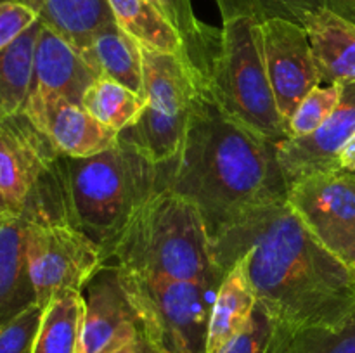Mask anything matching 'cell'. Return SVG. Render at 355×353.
<instances>
[{"mask_svg": "<svg viewBox=\"0 0 355 353\" xmlns=\"http://www.w3.org/2000/svg\"><path fill=\"white\" fill-rule=\"evenodd\" d=\"M222 275L245 269L257 303L281 324L338 325L355 311V272L322 246L286 199L252 208L211 237Z\"/></svg>", "mask_w": 355, "mask_h": 353, "instance_id": "obj_1", "label": "cell"}, {"mask_svg": "<svg viewBox=\"0 0 355 353\" xmlns=\"http://www.w3.org/2000/svg\"><path fill=\"white\" fill-rule=\"evenodd\" d=\"M158 175L159 187L196 204L211 237L252 208L288 194L276 144L225 116L207 87L179 152L158 166Z\"/></svg>", "mask_w": 355, "mask_h": 353, "instance_id": "obj_2", "label": "cell"}, {"mask_svg": "<svg viewBox=\"0 0 355 353\" xmlns=\"http://www.w3.org/2000/svg\"><path fill=\"white\" fill-rule=\"evenodd\" d=\"M66 220L89 235L106 262L135 211L159 187L158 166L118 141L89 158H55Z\"/></svg>", "mask_w": 355, "mask_h": 353, "instance_id": "obj_3", "label": "cell"}, {"mask_svg": "<svg viewBox=\"0 0 355 353\" xmlns=\"http://www.w3.org/2000/svg\"><path fill=\"white\" fill-rule=\"evenodd\" d=\"M142 275L222 282L211 235L196 204L168 187H159L114 242L107 262Z\"/></svg>", "mask_w": 355, "mask_h": 353, "instance_id": "obj_4", "label": "cell"}, {"mask_svg": "<svg viewBox=\"0 0 355 353\" xmlns=\"http://www.w3.org/2000/svg\"><path fill=\"white\" fill-rule=\"evenodd\" d=\"M222 28L210 40L208 68H201L218 109L272 144L290 137L276 106L263 59L260 17L245 0H217Z\"/></svg>", "mask_w": 355, "mask_h": 353, "instance_id": "obj_5", "label": "cell"}, {"mask_svg": "<svg viewBox=\"0 0 355 353\" xmlns=\"http://www.w3.org/2000/svg\"><path fill=\"white\" fill-rule=\"evenodd\" d=\"M151 353H207L211 307L220 284L142 275L118 269Z\"/></svg>", "mask_w": 355, "mask_h": 353, "instance_id": "obj_6", "label": "cell"}, {"mask_svg": "<svg viewBox=\"0 0 355 353\" xmlns=\"http://www.w3.org/2000/svg\"><path fill=\"white\" fill-rule=\"evenodd\" d=\"M24 253L37 303L42 307L61 289L82 291L106 263L103 249L66 218H24Z\"/></svg>", "mask_w": 355, "mask_h": 353, "instance_id": "obj_7", "label": "cell"}, {"mask_svg": "<svg viewBox=\"0 0 355 353\" xmlns=\"http://www.w3.org/2000/svg\"><path fill=\"white\" fill-rule=\"evenodd\" d=\"M260 38L276 106L288 125L298 104L322 83L311 42L300 23L281 16L260 19Z\"/></svg>", "mask_w": 355, "mask_h": 353, "instance_id": "obj_8", "label": "cell"}, {"mask_svg": "<svg viewBox=\"0 0 355 353\" xmlns=\"http://www.w3.org/2000/svg\"><path fill=\"white\" fill-rule=\"evenodd\" d=\"M288 206L322 246L340 256L355 228V175L343 170L302 176L288 185Z\"/></svg>", "mask_w": 355, "mask_h": 353, "instance_id": "obj_9", "label": "cell"}, {"mask_svg": "<svg viewBox=\"0 0 355 353\" xmlns=\"http://www.w3.org/2000/svg\"><path fill=\"white\" fill-rule=\"evenodd\" d=\"M58 152L26 114L0 120V215L23 217Z\"/></svg>", "mask_w": 355, "mask_h": 353, "instance_id": "obj_10", "label": "cell"}, {"mask_svg": "<svg viewBox=\"0 0 355 353\" xmlns=\"http://www.w3.org/2000/svg\"><path fill=\"white\" fill-rule=\"evenodd\" d=\"M80 293L83 298L80 350L83 353H104L142 338L114 263H104Z\"/></svg>", "mask_w": 355, "mask_h": 353, "instance_id": "obj_11", "label": "cell"}, {"mask_svg": "<svg viewBox=\"0 0 355 353\" xmlns=\"http://www.w3.org/2000/svg\"><path fill=\"white\" fill-rule=\"evenodd\" d=\"M23 113L59 156L89 158L118 144V132L62 97L30 92Z\"/></svg>", "mask_w": 355, "mask_h": 353, "instance_id": "obj_12", "label": "cell"}, {"mask_svg": "<svg viewBox=\"0 0 355 353\" xmlns=\"http://www.w3.org/2000/svg\"><path fill=\"white\" fill-rule=\"evenodd\" d=\"M355 132V82L343 85L342 99L322 123L307 137H288L276 144L277 161L286 185L319 172H336L338 154Z\"/></svg>", "mask_w": 355, "mask_h": 353, "instance_id": "obj_13", "label": "cell"}, {"mask_svg": "<svg viewBox=\"0 0 355 353\" xmlns=\"http://www.w3.org/2000/svg\"><path fill=\"white\" fill-rule=\"evenodd\" d=\"M142 92L151 106L168 114H187L203 96L205 75L189 51L179 54L142 47Z\"/></svg>", "mask_w": 355, "mask_h": 353, "instance_id": "obj_14", "label": "cell"}, {"mask_svg": "<svg viewBox=\"0 0 355 353\" xmlns=\"http://www.w3.org/2000/svg\"><path fill=\"white\" fill-rule=\"evenodd\" d=\"M96 80V71L78 48L54 30L40 24L33 55L31 92L62 97L82 106L87 89Z\"/></svg>", "mask_w": 355, "mask_h": 353, "instance_id": "obj_15", "label": "cell"}, {"mask_svg": "<svg viewBox=\"0 0 355 353\" xmlns=\"http://www.w3.org/2000/svg\"><path fill=\"white\" fill-rule=\"evenodd\" d=\"M304 26L322 83L355 82V23L342 14L315 7L295 17Z\"/></svg>", "mask_w": 355, "mask_h": 353, "instance_id": "obj_16", "label": "cell"}, {"mask_svg": "<svg viewBox=\"0 0 355 353\" xmlns=\"http://www.w3.org/2000/svg\"><path fill=\"white\" fill-rule=\"evenodd\" d=\"M35 303L24 253V218L0 215V329Z\"/></svg>", "mask_w": 355, "mask_h": 353, "instance_id": "obj_17", "label": "cell"}, {"mask_svg": "<svg viewBox=\"0 0 355 353\" xmlns=\"http://www.w3.org/2000/svg\"><path fill=\"white\" fill-rule=\"evenodd\" d=\"M255 308L257 296L245 269L239 262L232 263L225 270L215 294L208 324L207 353H220L248 325Z\"/></svg>", "mask_w": 355, "mask_h": 353, "instance_id": "obj_18", "label": "cell"}, {"mask_svg": "<svg viewBox=\"0 0 355 353\" xmlns=\"http://www.w3.org/2000/svg\"><path fill=\"white\" fill-rule=\"evenodd\" d=\"M80 54L97 76H106L134 92L144 93L141 44L118 26L116 21L101 28Z\"/></svg>", "mask_w": 355, "mask_h": 353, "instance_id": "obj_19", "label": "cell"}, {"mask_svg": "<svg viewBox=\"0 0 355 353\" xmlns=\"http://www.w3.org/2000/svg\"><path fill=\"white\" fill-rule=\"evenodd\" d=\"M189 116L191 113L168 114L148 102L139 120L118 134V141L153 165H165L179 152Z\"/></svg>", "mask_w": 355, "mask_h": 353, "instance_id": "obj_20", "label": "cell"}, {"mask_svg": "<svg viewBox=\"0 0 355 353\" xmlns=\"http://www.w3.org/2000/svg\"><path fill=\"white\" fill-rule=\"evenodd\" d=\"M33 7L42 24L54 30L80 52L94 35L114 21L107 0H23Z\"/></svg>", "mask_w": 355, "mask_h": 353, "instance_id": "obj_21", "label": "cell"}, {"mask_svg": "<svg viewBox=\"0 0 355 353\" xmlns=\"http://www.w3.org/2000/svg\"><path fill=\"white\" fill-rule=\"evenodd\" d=\"M107 3L118 26L142 47L166 54L187 51L186 38L179 28L148 0H107Z\"/></svg>", "mask_w": 355, "mask_h": 353, "instance_id": "obj_22", "label": "cell"}, {"mask_svg": "<svg viewBox=\"0 0 355 353\" xmlns=\"http://www.w3.org/2000/svg\"><path fill=\"white\" fill-rule=\"evenodd\" d=\"M83 325L80 291L61 289L44 307L31 353H76Z\"/></svg>", "mask_w": 355, "mask_h": 353, "instance_id": "obj_23", "label": "cell"}, {"mask_svg": "<svg viewBox=\"0 0 355 353\" xmlns=\"http://www.w3.org/2000/svg\"><path fill=\"white\" fill-rule=\"evenodd\" d=\"M40 19L0 51V120L24 109L33 83V55Z\"/></svg>", "mask_w": 355, "mask_h": 353, "instance_id": "obj_24", "label": "cell"}, {"mask_svg": "<svg viewBox=\"0 0 355 353\" xmlns=\"http://www.w3.org/2000/svg\"><path fill=\"white\" fill-rule=\"evenodd\" d=\"M270 353H355V311L338 325L297 327L277 322Z\"/></svg>", "mask_w": 355, "mask_h": 353, "instance_id": "obj_25", "label": "cell"}, {"mask_svg": "<svg viewBox=\"0 0 355 353\" xmlns=\"http://www.w3.org/2000/svg\"><path fill=\"white\" fill-rule=\"evenodd\" d=\"M146 106L148 97L144 93L134 92L106 76H97L82 99L83 109L118 134L135 123Z\"/></svg>", "mask_w": 355, "mask_h": 353, "instance_id": "obj_26", "label": "cell"}, {"mask_svg": "<svg viewBox=\"0 0 355 353\" xmlns=\"http://www.w3.org/2000/svg\"><path fill=\"white\" fill-rule=\"evenodd\" d=\"M342 93L343 83H326L309 92L288 121L290 137H307L321 128L338 106Z\"/></svg>", "mask_w": 355, "mask_h": 353, "instance_id": "obj_27", "label": "cell"}, {"mask_svg": "<svg viewBox=\"0 0 355 353\" xmlns=\"http://www.w3.org/2000/svg\"><path fill=\"white\" fill-rule=\"evenodd\" d=\"M277 322L257 303L248 325L220 353H270Z\"/></svg>", "mask_w": 355, "mask_h": 353, "instance_id": "obj_28", "label": "cell"}, {"mask_svg": "<svg viewBox=\"0 0 355 353\" xmlns=\"http://www.w3.org/2000/svg\"><path fill=\"white\" fill-rule=\"evenodd\" d=\"M42 315L44 307L35 303L3 325L0 329V353H31Z\"/></svg>", "mask_w": 355, "mask_h": 353, "instance_id": "obj_29", "label": "cell"}, {"mask_svg": "<svg viewBox=\"0 0 355 353\" xmlns=\"http://www.w3.org/2000/svg\"><path fill=\"white\" fill-rule=\"evenodd\" d=\"M148 2H151L166 19L179 28L186 38L187 47L193 45L194 48H198L210 35L211 28L205 26L194 14L193 0H148Z\"/></svg>", "mask_w": 355, "mask_h": 353, "instance_id": "obj_30", "label": "cell"}, {"mask_svg": "<svg viewBox=\"0 0 355 353\" xmlns=\"http://www.w3.org/2000/svg\"><path fill=\"white\" fill-rule=\"evenodd\" d=\"M315 7H328L347 19L355 21V0H260L257 12L260 17L281 16L295 21L298 14Z\"/></svg>", "mask_w": 355, "mask_h": 353, "instance_id": "obj_31", "label": "cell"}, {"mask_svg": "<svg viewBox=\"0 0 355 353\" xmlns=\"http://www.w3.org/2000/svg\"><path fill=\"white\" fill-rule=\"evenodd\" d=\"M37 21V10L26 3L17 0L0 3V51L16 42Z\"/></svg>", "mask_w": 355, "mask_h": 353, "instance_id": "obj_32", "label": "cell"}, {"mask_svg": "<svg viewBox=\"0 0 355 353\" xmlns=\"http://www.w3.org/2000/svg\"><path fill=\"white\" fill-rule=\"evenodd\" d=\"M338 170L355 173V132L338 154Z\"/></svg>", "mask_w": 355, "mask_h": 353, "instance_id": "obj_33", "label": "cell"}, {"mask_svg": "<svg viewBox=\"0 0 355 353\" xmlns=\"http://www.w3.org/2000/svg\"><path fill=\"white\" fill-rule=\"evenodd\" d=\"M104 353H151V350L148 348V345L144 343L142 338H135L132 341L123 343V345L116 346L113 350H107Z\"/></svg>", "mask_w": 355, "mask_h": 353, "instance_id": "obj_34", "label": "cell"}, {"mask_svg": "<svg viewBox=\"0 0 355 353\" xmlns=\"http://www.w3.org/2000/svg\"><path fill=\"white\" fill-rule=\"evenodd\" d=\"M338 258L342 260V262L345 263L350 270H354L355 272V228H354L352 235H350L349 242H347V246L343 248V251L340 253Z\"/></svg>", "mask_w": 355, "mask_h": 353, "instance_id": "obj_35", "label": "cell"}, {"mask_svg": "<svg viewBox=\"0 0 355 353\" xmlns=\"http://www.w3.org/2000/svg\"><path fill=\"white\" fill-rule=\"evenodd\" d=\"M3 2H7V0H0V3H3ZM17 2H23V0H17Z\"/></svg>", "mask_w": 355, "mask_h": 353, "instance_id": "obj_36", "label": "cell"}, {"mask_svg": "<svg viewBox=\"0 0 355 353\" xmlns=\"http://www.w3.org/2000/svg\"><path fill=\"white\" fill-rule=\"evenodd\" d=\"M76 353H83V352H82V350H80V346H78V352H76Z\"/></svg>", "mask_w": 355, "mask_h": 353, "instance_id": "obj_37", "label": "cell"}, {"mask_svg": "<svg viewBox=\"0 0 355 353\" xmlns=\"http://www.w3.org/2000/svg\"><path fill=\"white\" fill-rule=\"evenodd\" d=\"M354 23H355V21H354Z\"/></svg>", "mask_w": 355, "mask_h": 353, "instance_id": "obj_38", "label": "cell"}, {"mask_svg": "<svg viewBox=\"0 0 355 353\" xmlns=\"http://www.w3.org/2000/svg\"><path fill=\"white\" fill-rule=\"evenodd\" d=\"M354 175H355V173H354Z\"/></svg>", "mask_w": 355, "mask_h": 353, "instance_id": "obj_39", "label": "cell"}]
</instances>
